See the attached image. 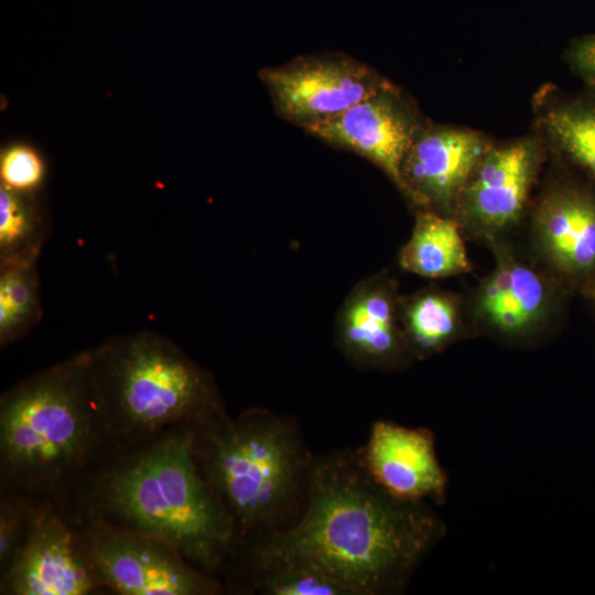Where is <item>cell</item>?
<instances>
[{
    "instance_id": "obj_7",
    "label": "cell",
    "mask_w": 595,
    "mask_h": 595,
    "mask_svg": "<svg viewBox=\"0 0 595 595\" xmlns=\"http://www.w3.org/2000/svg\"><path fill=\"white\" fill-rule=\"evenodd\" d=\"M74 524L104 591L120 595H210L220 591L215 576L193 566L160 539L99 521Z\"/></svg>"
},
{
    "instance_id": "obj_14",
    "label": "cell",
    "mask_w": 595,
    "mask_h": 595,
    "mask_svg": "<svg viewBox=\"0 0 595 595\" xmlns=\"http://www.w3.org/2000/svg\"><path fill=\"white\" fill-rule=\"evenodd\" d=\"M400 299L388 272L374 274L351 290L337 321V342L350 361L378 370L402 369L412 361L399 318Z\"/></svg>"
},
{
    "instance_id": "obj_3",
    "label": "cell",
    "mask_w": 595,
    "mask_h": 595,
    "mask_svg": "<svg viewBox=\"0 0 595 595\" xmlns=\"http://www.w3.org/2000/svg\"><path fill=\"white\" fill-rule=\"evenodd\" d=\"M113 450L93 393L89 349L1 394L0 490L58 504Z\"/></svg>"
},
{
    "instance_id": "obj_6",
    "label": "cell",
    "mask_w": 595,
    "mask_h": 595,
    "mask_svg": "<svg viewBox=\"0 0 595 595\" xmlns=\"http://www.w3.org/2000/svg\"><path fill=\"white\" fill-rule=\"evenodd\" d=\"M495 258L467 311L482 333L509 345H529L560 322L573 293L531 256L508 240L487 245Z\"/></svg>"
},
{
    "instance_id": "obj_15",
    "label": "cell",
    "mask_w": 595,
    "mask_h": 595,
    "mask_svg": "<svg viewBox=\"0 0 595 595\" xmlns=\"http://www.w3.org/2000/svg\"><path fill=\"white\" fill-rule=\"evenodd\" d=\"M358 452L372 478L390 494L412 501H444L447 476L432 431L376 421Z\"/></svg>"
},
{
    "instance_id": "obj_8",
    "label": "cell",
    "mask_w": 595,
    "mask_h": 595,
    "mask_svg": "<svg viewBox=\"0 0 595 595\" xmlns=\"http://www.w3.org/2000/svg\"><path fill=\"white\" fill-rule=\"evenodd\" d=\"M528 235L530 256L573 294L593 300L595 180L580 170L553 182L531 213Z\"/></svg>"
},
{
    "instance_id": "obj_19",
    "label": "cell",
    "mask_w": 595,
    "mask_h": 595,
    "mask_svg": "<svg viewBox=\"0 0 595 595\" xmlns=\"http://www.w3.org/2000/svg\"><path fill=\"white\" fill-rule=\"evenodd\" d=\"M542 121L560 154L595 180V94L554 102Z\"/></svg>"
},
{
    "instance_id": "obj_9",
    "label": "cell",
    "mask_w": 595,
    "mask_h": 595,
    "mask_svg": "<svg viewBox=\"0 0 595 595\" xmlns=\"http://www.w3.org/2000/svg\"><path fill=\"white\" fill-rule=\"evenodd\" d=\"M277 113L304 130L388 86L374 67L344 53L301 55L260 69Z\"/></svg>"
},
{
    "instance_id": "obj_12",
    "label": "cell",
    "mask_w": 595,
    "mask_h": 595,
    "mask_svg": "<svg viewBox=\"0 0 595 595\" xmlns=\"http://www.w3.org/2000/svg\"><path fill=\"white\" fill-rule=\"evenodd\" d=\"M422 126L413 106L390 83L338 116L305 131L332 147L369 160L407 198L402 163Z\"/></svg>"
},
{
    "instance_id": "obj_20",
    "label": "cell",
    "mask_w": 595,
    "mask_h": 595,
    "mask_svg": "<svg viewBox=\"0 0 595 595\" xmlns=\"http://www.w3.org/2000/svg\"><path fill=\"white\" fill-rule=\"evenodd\" d=\"M41 317L37 261L0 267V347L23 338Z\"/></svg>"
},
{
    "instance_id": "obj_24",
    "label": "cell",
    "mask_w": 595,
    "mask_h": 595,
    "mask_svg": "<svg viewBox=\"0 0 595 595\" xmlns=\"http://www.w3.org/2000/svg\"><path fill=\"white\" fill-rule=\"evenodd\" d=\"M567 60L574 72L595 94V34L574 40L567 52Z\"/></svg>"
},
{
    "instance_id": "obj_5",
    "label": "cell",
    "mask_w": 595,
    "mask_h": 595,
    "mask_svg": "<svg viewBox=\"0 0 595 595\" xmlns=\"http://www.w3.org/2000/svg\"><path fill=\"white\" fill-rule=\"evenodd\" d=\"M195 448L239 541L279 529L305 489L312 462L295 424L257 408L196 430Z\"/></svg>"
},
{
    "instance_id": "obj_1",
    "label": "cell",
    "mask_w": 595,
    "mask_h": 595,
    "mask_svg": "<svg viewBox=\"0 0 595 595\" xmlns=\"http://www.w3.org/2000/svg\"><path fill=\"white\" fill-rule=\"evenodd\" d=\"M304 491L298 520L240 540L250 567L299 561L326 573L347 595L397 594L446 532L426 501L379 485L358 451L312 459Z\"/></svg>"
},
{
    "instance_id": "obj_2",
    "label": "cell",
    "mask_w": 595,
    "mask_h": 595,
    "mask_svg": "<svg viewBox=\"0 0 595 595\" xmlns=\"http://www.w3.org/2000/svg\"><path fill=\"white\" fill-rule=\"evenodd\" d=\"M196 429L177 428L111 451L57 505L74 521H99L160 539L202 572L230 560L239 537L202 474Z\"/></svg>"
},
{
    "instance_id": "obj_16",
    "label": "cell",
    "mask_w": 595,
    "mask_h": 595,
    "mask_svg": "<svg viewBox=\"0 0 595 595\" xmlns=\"http://www.w3.org/2000/svg\"><path fill=\"white\" fill-rule=\"evenodd\" d=\"M466 304L457 294L435 286L401 296L399 318L413 359L434 356L465 333Z\"/></svg>"
},
{
    "instance_id": "obj_10",
    "label": "cell",
    "mask_w": 595,
    "mask_h": 595,
    "mask_svg": "<svg viewBox=\"0 0 595 595\" xmlns=\"http://www.w3.org/2000/svg\"><path fill=\"white\" fill-rule=\"evenodd\" d=\"M539 166L540 151L532 139L491 147L454 213L464 236L485 245L508 240L524 217Z\"/></svg>"
},
{
    "instance_id": "obj_18",
    "label": "cell",
    "mask_w": 595,
    "mask_h": 595,
    "mask_svg": "<svg viewBox=\"0 0 595 595\" xmlns=\"http://www.w3.org/2000/svg\"><path fill=\"white\" fill-rule=\"evenodd\" d=\"M46 231L40 194L0 185V267L39 261Z\"/></svg>"
},
{
    "instance_id": "obj_22",
    "label": "cell",
    "mask_w": 595,
    "mask_h": 595,
    "mask_svg": "<svg viewBox=\"0 0 595 595\" xmlns=\"http://www.w3.org/2000/svg\"><path fill=\"white\" fill-rule=\"evenodd\" d=\"M44 502L24 493L0 490V575L22 548Z\"/></svg>"
},
{
    "instance_id": "obj_11",
    "label": "cell",
    "mask_w": 595,
    "mask_h": 595,
    "mask_svg": "<svg viewBox=\"0 0 595 595\" xmlns=\"http://www.w3.org/2000/svg\"><path fill=\"white\" fill-rule=\"evenodd\" d=\"M64 510L45 501L9 569L0 575L1 595H88L102 592Z\"/></svg>"
},
{
    "instance_id": "obj_25",
    "label": "cell",
    "mask_w": 595,
    "mask_h": 595,
    "mask_svg": "<svg viewBox=\"0 0 595 595\" xmlns=\"http://www.w3.org/2000/svg\"><path fill=\"white\" fill-rule=\"evenodd\" d=\"M593 300L595 301V295H594Z\"/></svg>"
},
{
    "instance_id": "obj_13",
    "label": "cell",
    "mask_w": 595,
    "mask_h": 595,
    "mask_svg": "<svg viewBox=\"0 0 595 595\" xmlns=\"http://www.w3.org/2000/svg\"><path fill=\"white\" fill-rule=\"evenodd\" d=\"M491 148L482 134L445 126H422L401 169L407 198L418 208L454 217L462 193Z\"/></svg>"
},
{
    "instance_id": "obj_17",
    "label": "cell",
    "mask_w": 595,
    "mask_h": 595,
    "mask_svg": "<svg viewBox=\"0 0 595 595\" xmlns=\"http://www.w3.org/2000/svg\"><path fill=\"white\" fill-rule=\"evenodd\" d=\"M463 236L454 217L418 208L411 236L399 252V264L408 272L429 279L468 273L472 262Z\"/></svg>"
},
{
    "instance_id": "obj_4",
    "label": "cell",
    "mask_w": 595,
    "mask_h": 595,
    "mask_svg": "<svg viewBox=\"0 0 595 595\" xmlns=\"http://www.w3.org/2000/svg\"><path fill=\"white\" fill-rule=\"evenodd\" d=\"M89 376L115 450L230 419L212 375L155 332L117 335L89 349Z\"/></svg>"
},
{
    "instance_id": "obj_23",
    "label": "cell",
    "mask_w": 595,
    "mask_h": 595,
    "mask_svg": "<svg viewBox=\"0 0 595 595\" xmlns=\"http://www.w3.org/2000/svg\"><path fill=\"white\" fill-rule=\"evenodd\" d=\"M47 165L40 150L25 141H12L0 151V185L23 194H40Z\"/></svg>"
},
{
    "instance_id": "obj_21",
    "label": "cell",
    "mask_w": 595,
    "mask_h": 595,
    "mask_svg": "<svg viewBox=\"0 0 595 595\" xmlns=\"http://www.w3.org/2000/svg\"><path fill=\"white\" fill-rule=\"evenodd\" d=\"M253 589L266 595H347L320 569L299 561H280L251 567Z\"/></svg>"
}]
</instances>
